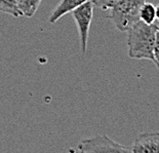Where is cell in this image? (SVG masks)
I'll return each instance as SVG.
<instances>
[{"mask_svg":"<svg viewBox=\"0 0 159 153\" xmlns=\"http://www.w3.org/2000/svg\"><path fill=\"white\" fill-rule=\"evenodd\" d=\"M93 2L89 0L75 11L72 12V16L76 22L77 29H78L79 40H80V49L81 53H85L87 50V43H89V29L91 21L93 18Z\"/></svg>","mask_w":159,"mask_h":153,"instance_id":"obj_4","label":"cell"},{"mask_svg":"<svg viewBox=\"0 0 159 153\" xmlns=\"http://www.w3.org/2000/svg\"><path fill=\"white\" fill-rule=\"evenodd\" d=\"M79 153H133L130 147L115 142L107 135L86 138L78 144Z\"/></svg>","mask_w":159,"mask_h":153,"instance_id":"obj_3","label":"cell"},{"mask_svg":"<svg viewBox=\"0 0 159 153\" xmlns=\"http://www.w3.org/2000/svg\"><path fill=\"white\" fill-rule=\"evenodd\" d=\"M90 1L94 6L101 8L102 11H108L112 8L119 0H90Z\"/></svg>","mask_w":159,"mask_h":153,"instance_id":"obj_9","label":"cell"},{"mask_svg":"<svg viewBox=\"0 0 159 153\" xmlns=\"http://www.w3.org/2000/svg\"><path fill=\"white\" fill-rule=\"evenodd\" d=\"M146 0H119L112 8L109 19L121 32H127L140 21L139 12Z\"/></svg>","mask_w":159,"mask_h":153,"instance_id":"obj_2","label":"cell"},{"mask_svg":"<svg viewBox=\"0 0 159 153\" xmlns=\"http://www.w3.org/2000/svg\"><path fill=\"white\" fill-rule=\"evenodd\" d=\"M139 18L140 21L147 25H152L156 21V9L152 3L145 2L139 12Z\"/></svg>","mask_w":159,"mask_h":153,"instance_id":"obj_7","label":"cell"},{"mask_svg":"<svg viewBox=\"0 0 159 153\" xmlns=\"http://www.w3.org/2000/svg\"><path fill=\"white\" fill-rule=\"evenodd\" d=\"M133 153H159V132H145L134 139Z\"/></svg>","mask_w":159,"mask_h":153,"instance_id":"obj_5","label":"cell"},{"mask_svg":"<svg viewBox=\"0 0 159 153\" xmlns=\"http://www.w3.org/2000/svg\"><path fill=\"white\" fill-rule=\"evenodd\" d=\"M16 1H18V3H19V1H20V0H16Z\"/></svg>","mask_w":159,"mask_h":153,"instance_id":"obj_12","label":"cell"},{"mask_svg":"<svg viewBox=\"0 0 159 153\" xmlns=\"http://www.w3.org/2000/svg\"><path fill=\"white\" fill-rule=\"evenodd\" d=\"M155 9H156V20H158L159 22V3L155 6Z\"/></svg>","mask_w":159,"mask_h":153,"instance_id":"obj_11","label":"cell"},{"mask_svg":"<svg viewBox=\"0 0 159 153\" xmlns=\"http://www.w3.org/2000/svg\"><path fill=\"white\" fill-rule=\"evenodd\" d=\"M0 1H2V0H0Z\"/></svg>","mask_w":159,"mask_h":153,"instance_id":"obj_13","label":"cell"},{"mask_svg":"<svg viewBox=\"0 0 159 153\" xmlns=\"http://www.w3.org/2000/svg\"><path fill=\"white\" fill-rule=\"evenodd\" d=\"M153 62L156 65L157 69L159 70V27L156 33V40H155L154 46V55H153Z\"/></svg>","mask_w":159,"mask_h":153,"instance_id":"obj_10","label":"cell"},{"mask_svg":"<svg viewBox=\"0 0 159 153\" xmlns=\"http://www.w3.org/2000/svg\"><path fill=\"white\" fill-rule=\"evenodd\" d=\"M86 1H89V0H62L57 5V7L52 12V15H50L48 19L49 23L50 24L57 23L61 18H63L67 13L75 11L77 7H79L80 5H82Z\"/></svg>","mask_w":159,"mask_h":153,"instance_id":"obj_6","label":"cell"},{"mask_svg":"<svg viewBox=\"0 0 159 153\" xmlns=\"http://www.w3.org/2000/svg\"><path fill=\"white\" fill-rule=\"evenodd\" d=\"M41 1L42 0H20L19 8L22 16H27V18L33 16L38 9Z\"/></svg>","mask_w":159,"mask_h":153,"instance_id":"obj_8","label":"cell"},{"mask_svg":"<svg viewBox=\"0 0 159 153\" xmlns=\"http://www.w3.org/2000/svg\"><path fill=\"white\" fill-rule=\"evenodd\" d=\"M159 25H147L139 21L127 31L128 57L136 60H150L153 62L154 46Z\"/></svg>","mask_w":159,"mask_h":153,"instance_id":"obj_1","label":"cell"}]
</instances>
